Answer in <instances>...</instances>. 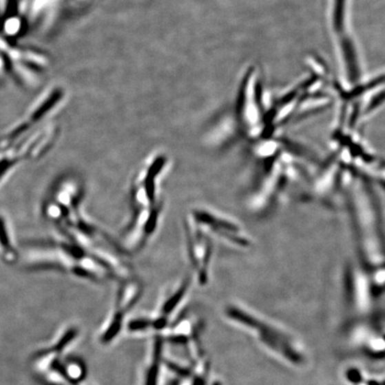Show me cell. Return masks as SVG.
Instances as JSON below:
<instances>
[{"instance_id": "6da1fadb", "label": "cell", "mask_w": 385, "mask_h": 385, "mask_svg": "<svg viewBox=\"0 0 385 385\" xmlns=\"http://www.w3.org/2000/svg\"><path fill=\"white\" fill-rule=\"evenodd\" d=\"M83 195V185L77 178H60L44 202L45 218L59 227L68 241L101 262L114 280H128L132 277V268L117 244L83 216L81 210Z\"/></svg>"}, {"instance_id": "5b68a950", "label": "cell", "mask_w": 385, "mask_h": 385, "mask_svg": "<svg viewBox=\"0 0 385 385\" xmlns=\"http://www.w3.org/2000/svg\"><path fill=\"white\" fill-rule=\"evenodd\" d=\"M163 205L156 207L132 211V219L121 233L118 247L121 253H138L147 244L158 226Z\"/></svg>"}, {"instance_id": "9c48e42d", "label": "cell", "mask_w": 385, "mask_h": 385, "mask_svg": "<svg viewBox=\"0 0 385 385\" xmlns=\"http://www.w3.org/2000/svg\"><path fill=\"white\" fill-rule=\"evenodd\" d=\"M342 50L344 54V63L346 66L348 80L351 83H357L360 77L359 63H357L355 48L350 39H342Z\"/></svg>"}, {"instance_id": "30bf717a", "label": "cell", "mask_w": 385, "mask_h": 385, "mask_svg": "<svg viewBox=\"0 0 385 385\" xmlns=\"http://www.w3.org/2000/svg\"><path fill=\"white\" fill-rule=\"evenodd\" d=\"M345 5L346 0H335L333 23L336 32H342L344 30Z\"/></svg>"}, {"instance_id": "52a82bcc", "label": "cell", "mask_w": 385, "mask_h": 385, "mask_svg": "<svg viewBox=\"0 0 385 385\" xmlns=\"http://www.w3.org/2000/svg\"><path fill=\"white\" fill-rule=\"evenodd\" d=\"M186 231L191 262L195 269L199 283L205 284L208 280L210 244L207 236L199 229L191 216L186 219Z\"/></svg>"}, {"instance_id": "8992f818", "label": "cell", "mask_w": 385, "mask_h": 385, "mask_svg": "<svg viewBox=\"0 0 385 385\" xmlns=\"http://www.w3.org/2000/svg\"><path fill=\"white\" fill-rule=\"evenodd\" d=\"M121 282L123 284L118 291L114 310L99 333V342L103 344H111L119 335L127 314L141 298L143 289L141 281L132 277Z\"/></svg>"}, {"instance_id": "3957f363", "label": "cell", "mask_w": 385, "mask_h": 385, "mask_svg": "<svg viewBox=\"0 0 385 385\" xmlns=\"http://www.w3.org/2000/svg\"><path fill=\"white\" fill-rule=\"evenodd\" d=\"M168 163L165 154L152 156L133 178L130 190V205L132 211L156 207L163 205L160 196V180L165 174Z\"/></svg>"}, {"instance_id": "277c9868", "label": "cell", "mask_w": 385, "mask_h": 385, "mask_svg": "<svg viewBox=\"0 0 385 385\" xmlns=\"http://www.w3.org/2000/svg\"><path fill=\"white\" fill-rule=\"evenodd\" d=\"M226 314L232 320H235V322L236 321L241 325L249 327V329L258 333L260 340L266 346L271 348L272 351L280 354L288 362L295 363L297 365L302 362V354L297 351L295 345L292 344V342L283 332L275 329L268 323L262 322L259 318L239 308H227Z\"/></svg>"}, {"instance_id": "ba28073f", "label": "cell", "mask_w": 385, "mask_h": 385, "mask_svg": "<svg viewBox=\"0 0 385 385\" xmlns=\"http://www.w3.org/2000/svg\"><path fill=\"white\" fill-rule=\"evenodd\" d=\"M165 341L160 336L154 338L147 362L139 375L138 385H159L163 360Z\"/></svg>"}, {"instance_id": "7a4b0ae2", "label": "cell", "mask_w": 385, "mask_h": 385, "mask_svg": "<svg viewBox=\"0 0 385 385\" xmlns=\"http://www.w3.org/2000/svg\"><path fill=\"white\" fill-rule=\"evenodd\" d=\"M32 263L35 268L54 269L95 282L114 280L101 262L89 253L68 240L34 242Z\"/></svg>"}]
</instances>
